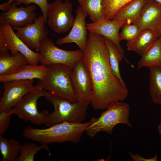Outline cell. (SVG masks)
<instances>
[{
  "label": "cell",
  "instance_id": "21",
  "mask_svg": "<svg viewBox=\"0 0 161 161\" xmlns=\"http://www.w3.org/2000/svg\"><path fill=\"white\" fill-rule=\"evenodd\" d=\"M148 68L150 95L154 103L161 105V66H152Z\"/></svg>",
  "mask_w": 161,
  "mask_h": 161
},
{
  "label": "cell",
  "instance_id": "36",
  "mask_svg": "<svg viewBox=\"0 0 161 161\" xmlns=\"http://www.w3.org/2000/svg\"><path fill=\"white\" fill-rule=\"evenodd\" d=\"M57 0L61 1H62L63 0Z\"/></svg>",
  "mask_w": 161,
  "mask_h": 161
},
{
  "label": "cell",
  "instance_id": "33",
  "mask_svg": "<svg viewBox=\"0 0 161 161\" xmlns=\"http://www.w3.org/2000/svg\"><path fill=\"white\" fill-rule=\"evenodd\" d=\"M157 129L159 134L161 136V118L160 119L159 123L157 125Z\"/></svg>",
  "mask_w": 161,
  "mask_h": 161
},
{
  "label": "cell",
  "instance_id": "34",
  "mask_svg": "<svg viewBox=\"0 0 161 161\" xmlns=\"http://www.w3.org/2000/svg\"><path fill=\"white\" fill-rule=\"evenodd\" d=\"M158 2L161 3V0H154Z\"/></svg>",
  "mask_w": 161,
  "mask_h": 161
},
{
  "label": "cell",
  "instance_id": "4",
  "mask_svg": "<svg viewBox=\"0 0 161 161\" xmlns=\"http://www.w3.org/2000/svg\"><path fill=\"white\" fill-rule=\"evenodd\" d=\"M47 66L48 72L43 80H38L35 84L58 96L75 102L78 99L73 90L71 79L72 69L61 64Z\"/></svg>",
  "mask_w": 161,
  "mask_h": 161
},
{
  "label": "cell",
  "instance_id": "25",
  "mask_svg": "<svg viewBox=\"0 0 161 161\" xmlns=\"http://www.w3.org/2000/svg\"><path fill=\"white\" fill-rule=\"evenodd\" d=\"M103 37L108 49L109 63L112 71L122 84L126 86L121 77L119 68V63L123 59V56L117 46L113 42L107 38Z\"/></svg>",
  "mask_w": 161,
  "mask_h": 161
},
{
  "label": "cell",
  "instance_id": "2",
  "mask_svg": "<svg viewBox=\"0 0 161 161\" xmlns=\"http://www.w3.org/2000/svg\"><path fill=\"white\" fill-rule=\"evenodd\" d=\"M90 124V121L85 123L64 121L43 129L27 126L23 129L22 134L26 138L41 144L67 142L76 143L79 141Z\"/></svg>",
  "mask_w": 161,
  "mask_h": 161
},
{
  "label": "cell",
  "instance_id": "18",
  "mask_svg": "<svg viewBox=\"0 0 161 161\" xmlns=\"http://www.w3.org/2000/svg\"><path fill=\"white\" fill-rule=\"evenodd\" d=\"M28 64L26 57L19 52L12 55L8 51L0 52V75L14 74Z\"/></svg>",
  "mask_w": 161,
  "mask_h": 161
},
{
  "label": "cell",
  "instance_id": "15",
  "mask_svg": "<svg viewBox=\"0 0 161 161\" xmlns=\"http://www.w3.org/2000/svg\"><path fill=\"white\" fill-rule=\"evenodd\" d=\"M135 24L139 26V32L149 29L159 38L161 35V3L154 0H149Z\"/></svg>",
  "mask_w": 161,
  "mask_h": 161
},
{
  "label": "cell",
  "instance_id": "23",
  "mask_svg": "<svg viewBox=\"0 0 161 161\" xmlns=\"http://www.w3.org/2000/svg\"><path fill=\"white\" fill-rule=\"evenodd\" d=\"M80 7L87 14L93 22L104 19L103 0H78Z\"/></svg>",
  "mask_w": 161,
  "mask_h": 161
},
{
  "label": "cell",
  "instance_id": "28",
  "mask_svg": "<svg viewBox=\"0 0 161 161\" xmlns=\"http://www.w3.org/2000/svg\"><path fill=\"white\" fill-rule=\"evenodd\" d=\"M121 31L119 33L120 41H129L133 39L139 32V27L136 24H129L125 22L122 25Z\"/></svg>",
  "mask_w": 161,
  "mask_h": 161
},
{
  "label": "cell",
  "instance_id": "24",
  "mask_svg": "<svg viewBox=\"0 0 161 161\" xmlns=\"http://www.w3.org/2000/svg\"><path fill=\"white\" fill-rule=\"evenodd\" d=\"M21 145L17 140L0 136V151L3 161H16Z\"/></svg>",
  "mask_w": 161,
  "mask_h": 161
},
{
  "label": "cell",
  "instance_id": "6",
  "mask_svg": "<svg viewBox=\"0 0 161 161\" xmlns=\"http://www.w3.org/2000/svg\"><path fill=\"white\" fill-rule=\"evenodd\" d=\"M48 92L41 88L27 93L12 108L13 114L25 122H30L35 125L47 126L50 113L47 110L38 112L37 103L39 98L45 96Z\"/></svg>",
  "mask_w": 161,
  "mask_h": 161
},
{
  "label": "cell",
  "instance_id": "3",
  "mask_svg": "<svg viewBox=\"0 0 161 161\" xmlns=\"http://www.w3.org/2000/svg\"><path fill=\"white\" fill-rule=\"evenodd\" d=\"M130 108L129 103L117 101L111 103L98 117H92L86 131L87 135L94 138L99 132L112 134L114 128L119 123L131 127L129 116Z\"/></svg>",
  "mask_w": 161,
  "mask_h": 161
},
{
  "label": "cell",
  "instance_id": "8",
  "mask_svg": "<svg viewBox=\"0 0 161 161\" xmlns=\"http://www.w3.org/2000/svg\"><path fill=\"white\" fill-rule=\"evenodd\" d=\"M8 50L12 55L18 52L23 54L29 64L38 65L39 63V53L28 47L17 36L10 25L0 24V52Z\"/></svg>",
  "mask_w": 161,
  "mask_h": 161
},
{
  "label": "cell",
  "instance_id": "11",
  "mask_svg": "<svg viewBox=\"0 0 161 161\" xmlns=\"http://www.w3.org/2000/svg\"><path fill=\"white\" fill-rule=\"evenodd\" d=\"M45 22L43 15L38 16L34 22L22 27H12L19 38L30 49L39 52L41 42L47 36Z\"/></svg>",
  "mask_w": 161,
  "mask_h": 161
},
{
  "label": "cell",
  "instance_id": "1",
  "mask_svg": "<svg viewBox=\"0 0 161 161\" xmlns=\"http://www.w3.org/2000/svg\"><path fill=\"white\" fill-rule=\"evenodd\" d=\"M83 61L92 82L91 104L95 110L106 109L111 103L124 101L129 90L111 69L107 48L102 36L89 32Z\"/></svg>",
  "mask_w": 161,
  "mask_h": 161
},
{
  "label": "cell",
  "instance_id": "30",
  "mask_svg": "<svg viewBox=\"0 0 161 161\" xmlns=\"http://www.w3.org/2000/svg\"><path fill=\"white\" fill-rule=\"evenodd\" d=\"M12 114V108L7 110L0 112V136H3L9 128Z\"/></svg>",
  "mask_w": 161,
  "mask_h": 161
},
{
  "label": "cell",
  "instance_id": "29",
  "mask_svg": "<svg viewBox=\"0 0 161 161\" xmlns=\"http://www.w3.org/2000/svg\"><path fill=\"white\" fill-rule=\"evenodd\" d=\"M17 5L21 4L28 5L34 3L37 5L40 8L46 23L47 21V13L49 4L47 0H15Z\"/></svg>",
  "mask_w": 161,
  "mask_h": 161
},
{
  "label": "cell",
  "instance_id": "22",
  "mask_svg": "<svg viewBox=\"0 0 161 161\" xmlns=\"http://www.w3.org/2000/svg\"><path fill=\"white\" fill-rule=\"evenodd\" d=\"M137 64L139 69L161 66V40L159 38L149 49L141 57Z\"/></svg>",
  "mask_w": 161,
  "mask_h": 161
},
{
  "label": "cell",
  "instance_id": "35",
  "mask_svg": "<svg viewBox=\"0 0 161 161\" xmlns=\"http://www.w3.org/2000/svg\"><path fill=\"white\" fill-rule=\"evenodd\" d=\"M161 40V35L160 37L159 38Z\"/></svg>",
  "mask_w": 161,
  "mask_h": 161
},
{
  "label": "cell",
  "instance_id": "26",
  "mask_svg": "<svg viewBox=\"0 0 161 161\" xmlns=\"http://www.w3.org/2000/svg\"><path fill=\"white\" fill-rule=\"evenodd\" d=\"M44 149L51 154L47 145H40L34 143L27 142L21 145L19 154L16 161H33L35 155L40 150Z\"/></svg>",
  "mask_w": 161,
  "mask_h": 161
},
{
  "label": "cell",
  "instance_id": "9",
  "mask_svg": "<svg viewBox=\"0 0 161 161\" xmlns=\"http://www.w3.org/2000/svg\"><path fill=\"white\" fill-rule=\"evenodd\" d=\"M72 5L69 0H56L49 4L47 21L50 29L58 33L69 31L73 24L75 18L72 13Z\"/></svg>",
  "mask_w": 161,
  "mask_h": 161
},
{
  "label": "cell",
  "instance_id": "5",
  "mask_svg": "<svg viewBox=\"0 0 161 161\" xmlns=\"http://www.w3.org/2000/svg\"><path fill=\"white\" fill-rule=\"evenodd\" d=\"M45 97L54 108L53 111L49 115L47 125L48 126L64 121L82 123L86 118L88 106L91 103L90 100L72 102L49 92Z\"/></svg>",
  "mask_w": 161,
  "mask_h": 161
},
{
  "label": "cell",
  "instance_id": "31",
  "mask_svg": "<svg viewBox=\"0 0 161 161\" xmlns=\"http://www.w3.org/2000/svg\"><path fill=\"white\" fill-rule=\"evenodd\" d=\"M130 157L134 161H157V155L155 154L154 156L150 158H146L138 154H133L129 152Z\"/></svg>",
  "mask_w": 161,
  "mask_h": 161
},
{
  "label": "cell",
  "instance_id": "14",
  "mask_svg": "<svg viewBox=\"0 0 161 161\" xmlns=\"http://www.w3.org/2000/svg\"><path fill=\"white\" fill-rule=\"evenodd\" d=\"M36 6L31 4L24 7H17L15 1L13 2L8 10L0 14V24H7L12 27H22L32 23L36 18L35 12Z\"/></svg>",
  "mask_w": 161,
  "mask_h": 161
},
{
  "label": "cell",
  "instance_id": "16",
  "mask_svg": "<svg viewBox=\"0 0 161 161\" xmlns=\"http://www.w3.org/2000/svg\"><path fill=\"white\" fill-rule=\"evenodd\" d=\"M125 22L104 19L96 22L86 24V26L89 32L100 35L113 42L117 46L125 61L134 67V66L126 58L124 50L120 45L119 39V30Z\"/></svg>",
  "mask_w": 161,
  "mask_h": 161
},
{
  "label": "cell",
  "instance_id": "10",
  "mask_svg": "<svg viewBox=\"0 0 161 161\" xmlns=\"http://www.w3.org/2000/svg\"><path fill=\"white\" fill-rule=\"evenodd\" d=\"M34 81L32 79L2 82L4 92L0 101V112L11 109L26 94L41 88L34 85Z\"/></svg>",
  "mask_w": 161,
  "mask_h": 161
},
{
  "label": "cell",
  "instance_id": "19",
  "mask_svg": "<svg viewBox=\"0 0 161 161\" xmlns=\"http://www.w3.org/2000/svg\"><path fill=\"white\" fill-rule=\"evenodd\" d=\"M149 0H131L121 8L112 20L135 24L141 15L143 9Z\"/></svg>",
  "mask_w": 161,
  "mask_h": 161
},
{
  "label": "cell",
  "instance_id": "32",
  "mask_svg": "<svg viewBox=\"0 0 161 161\" xmlns=\"http://www.w3.org/2000/svg\"><path fill=\"white\" fill-rule=\"evenodd\" d=\"M15 0H9L0 5V10L2 11H7L9 9L11 5Z\"/></svg>",
  "mask_w": 161,
  "mask_h": 161
},
{
  "label": "cell",
  "instance_id": "7",
  "mask_svg": "<svg viewBox=\"0 0 161 161\" xmlns=\"http://www.w3.org/2000/svg\"><path fill=\"white\" fill-rule=\"evenodd\" d=\"M39 52L38 62L41 64H61L72 69L78 61L83 58L84 55L80 49L68 51L60 49L47 37L41 42Z\"/></svg>",
  "mask_w": 161,
  "mask_h": 161
},
{
  "label": "cell",
  "instance_id": "17",
  "mask_svg": "<svg viewBox=\"0 0 161 161\" xmlns=\"http://www.w3.org/2000/svg\"><path fill=\"white\" fill-rule=\"evenodd\" d=\"M48 67L43 65L28 64L18 72L7 75H0V82L13 80H30L38 79L43 80L48 72Z\"/></svg>",
  "mask_w": 161,
  "mask_h": 161
},
{
  "label": "cell",
  "instance_id": "27",
  "mask_svg": "<svg viewBox=\"0 0 161 161\" xmlns=\"http://www.w3.org/2000/svg\"><path fill=\"white\" fill-rule=\"evenodd\" d=\"M131 0H103L104 6V19L112 20L119 10Z\"/></svg>",
  "mask_w": 161,
  "mask_h": 161
},
{
  "label": "cell",
  "instance_id": "20",
  "mask_svg": "<svg viewBox=\"0 0 161 161\" xmlns=\"http://www.w3.org/2000/svg\"><path fill=\"white\" fill-rule=\"evenodd\" d=\"M158 38L150 30H143L140 32L133 39L127 41V49L136 52L141 57Z\"/></svg>",
  "mask_w": 161,
  "mask_h": 161
},
{
  "label": "cell",
  "instance_id": "12",
  "mask_svg": "<svg viewBox=\"0 0 161 161\" xmlns=\"http://www.w3.org/2000/svg\"><path fill=\"white\" fill-rule=\"evenodd\" d=\"M71 79L78 100H90L92 82L83 58L78 61L72 68Z\"/></svg>",
  "mask_w": 161,
  "mask_h": 161
},
{
  "label": "cell",
  "instance_id": "13",
  "mask_svg": "<svg viewBox=\"0 0 161 161\" xmlns=\"http://www.w3.org/2000/svg\"><path fill=\"white\" fill-rule=\"evenodd\" d=\"M76 16L70 31L66 36L60 38L56 41L58 45L74 43L83 52L87 45L88 33L85 22L87 14L79 6L76 10Z\"/></svg>",
  "mask_w": 161,
  "mask_h": 161
}]
</instances>
